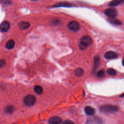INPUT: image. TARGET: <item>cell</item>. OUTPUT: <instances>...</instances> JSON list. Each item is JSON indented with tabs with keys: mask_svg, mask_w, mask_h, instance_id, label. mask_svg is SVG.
Listing matches in <instances>:
<instances>
[{
	"mask_svg": "<svg viewBox=\"0 0 124 124\" xmlns=\"http://www.w3.org/2000/svg\"><path fill=\"white\" fill-rule=\"evenodd\" d=\"M93 40L91 37L88 36H82L80 39V42L79 45L80 48L81 50H84L88 47L93 44Z\"/></svg>",
	"mask_w": 124,
	"mask_h": 124,
	"instance_id": "6da1fadb",
	"label": "cell"
},
{
	"mask_svg": "<svg viewBox=\"0 0 124 124\" xmlns=\"http://www.w3.org/2000/svg\"><path fill=\"white\" fill-rule=\"evenodd\" d=\"M119 110V108L116 105H104L100 107V110L103 112L112 113L116 112Z\"/></svg>",
	"mask_w": 124,
	"mask_h": 124,
	"instance_id": "7a4b0ae2",
	"label": "cell"
},
{
	"mask_svg": "<svg viewBox=\"0 0 124 124\" xmlns=\"http://www.w3.org/2000/svg\"><path fill=\"white\" fill-rule=\"evenodd\" d=\"M24 104L27 106H31L34 105L36 102V97L35 96L29 95L24 97L23 99Z\"/></svg>",
	"mask_w": 124,
	"mask_h": 124,
	"instance_id": "3957f363",
	"label": "cell"
},
{
	"mask_svg": "<svg viewBox=\"0 0 124 124\" xmlns=\"http://www.w3.org/2000/svg\"><path fill=\"white\" fill-rule=\"evenodd\" d=\"M104 13L107 16L112 19L116 18L118 15L117 10L116 9H115V8H111L106 9Z\"/></svg>",
	"mask_w": 124,
	"mask_h": 124,
	"instance_id": "277c9868",
	"label": "cell"
},
{
	"mask_svg": "<svg viewBox=\"0 0 124 124\" xmlns=\"http://www.w3.org/2000/svg\"><path fill=\"white\" fill-rule=\"evenodd\" d=\"M68 28L71 31L76 32L80 30V24L76 21H72L68 24Z\"/></svg>",
	"mask_w": 124,
	"mask_h": 124,
	"instance_id": "5b68a950",
	"label": "cell"
},
{
	"mask_svg": "<svg viewBox=\"0 0 124 124\" xmlns=\"http://www.w3.org/2000/svg\"><path fill=\"white\" fill-rule=\"evenodd\" d=\"M10 23L7 21H5L0 24V32H6L10 29Z\"/></svg>",
	"mask_w": 124,
	"mask_h": 124,
	"instance_id": "8992f818",
	"label": "cell"
},
{
	"mask_svg": "<svg viewBox=\"0 0 124 124\" xmlns=\"http://www.w3.org/2000/svg\"><path fill=\"white\" fill-rule=\"evenodd\" d=\"M104 57L107 59H113L117 58L118 57V54L116 52L109 51L105 54Z\"/></svg>",
	"mask_w": 124,
	"mask_h": 124,
	"instance_id": "52a82bcc",
	"label": "cell"
},
{
	"mask_svg": "<svg viewBox=\"0 0 124 124\" xmlns=\"http://www.w3.org/2000/svg\"><path fill=\"white\" fill-rule=\"evenodd\" d=\"M48 123L51 124H59L62 123V119L58 116H53L49 119Z\"/></svg>",
	"mask_w": 124,
	"mask_h": 124,
	"instance_id": "ba28073f",
	"label": "cell"
},
{
	"mask_svg": "<svg viewBox=\"0 0 124 124\" xmlns=\"http://www.w3.org/2000/svg\"><path fill=\"white\" fill-rule=\"evenodd\" d=\"M84 112L87 115H89V116H92L95 113L96 111L95 109L92 108V107L87 106L85 107Z\"/></svg>",
	"mask_w": 124,
	"mask_h": 124,
	"instance_id": "9c48e42d",
	"label": "cell"
},
{
	"mask_svg": "<svg viewBox=\"0 0 124 124\" xmlns=\"http://www.w3.org/2000/svg\"><path fill=\"white\" fill-rule=\"evenodd\" d=\"M19 28L21 30H25L28 28L30 26V24L28 22L26 21H21L20 22L19 24Z\"/></svg>",
	"mask_w": 124,
	"mask_h": 124,
	"instance_id": "30bf717a",
	"label": "cell"
},
{
	"mask_svg": "<svg viewBox=\"0 0 124 124\" xmlns=\"http://www.w3.org/2000/svg\"><path fill=\"white\" fill-rule=\"evenodd\" d=\"M124 2V0H113L109 4L110 6H116L119 5Z\"/></svg>",
	"mask_w": 124,
	"mask_h": 124,
	"instance_id": "8fae6325",
	"label": "cell"
},
{
	"mask_svg": "<svg viewBox=\"0 0 124 124\" xmlns=\"http://www.w3.org/2000/svg\"><path fill=\"white\" fill-rule=\"evenodd\" d=\"M74 73H75V75L77 77H80L84 75V70L82 68H79L76 69V70H75V72Z\"/></svg>",
	"mask_w": 124,
	"mask_h": 124,
	"instance_id": "7c38bea8",
	"label": "cell"
},
{
	"mask_svg": "<svg viewBox=\"0 0 124 124\" xmlns=\"http://www.w3.org/2000/svg\"><path fill=\"white\" fill-rule=\"evenodd\" d=\"M15 41L13 40H9L6 44V48L8 49H12L15 46Z\"/></svg>",
	"mask_w": 124,
	"mask_h": 124,
	"instance_id": "4fadbf2b",
	"label": "cell"
},
{
	"mask_svg": "<svg viewBox=\"0 0 124 124\" xmlns=\"http://www.w3.org/2000/svg\"><path fill=\"white\" fill-rule=\"evenodd\" d=\"M35 92L38 95H41L43 92V88L40 85H36L34 87Z\"/></svg>",
	"mask_w": 124,
	"mask_h": 124,
	"instance_id": "5bb4252c",
	"label": "cell"
},
{
	"mask_svg": "<svg viewBox=\"0 0 124 124\" xmlns=\"http://www.w3.org/2000/svg\"><path fill=\"white\" fill-rule=\"evenodd\" d=\"M94 69H96L98 67L99 65L100 64V58L98 56H96L94 58Z\"/></svg>",
	"mask_w": 124,
	"mask_h": 124,
	"instance_id": "9a60e30c",
	"label": "cell"
},
{
	"mask_svg": "<svg viewBox=\"0 0 124 124\" xmlns=\"http://www.w3.org/2000/svg\"><path fill=\"white\" fill-rule=\"evenodd\" d=\"M15 110V108L13 106L10 105V106H8L6 107V112L7 113H12Z\"/></svg>",
	"mask_w": 124,
	"mask_h": 124,
	"instance_id": "2e32d148",
	"label": "cell"
},
{
	"mask_svg": "<svg viewBox=\"0 0 124 124\" xmlns=\"http://www.w3.org/2000/svg\"><path fill=\"white\" fill-rule=\"evenodd\" d=\"M107 73L111 76H115L116 75V71L114 69L109 68L107 70Z\"/></svg>",
	"mask_w": 124,
	"mask_h": 124,
	"instance_id": "e0dca14e",
	"label": "cell"
},
{
	"mask_svg": "<svg viewBox=\"0 0 124 124\" xmlns=\"http://www.w3.org/2000/svg\"><path fill=\"white\" fill-rule=\"evenodd\" d=\"M110 22L113 24L116 25H122L121 21L118 20L111 19V20H110Z\"/></svg>",
	"mask_w": 124,
	"mask_h": 124,
	"instance_id": "ac0fdd59",
	"label": "cell"
},
{
	"mask_svg": "<svg viewBox=\"0 0 124 124\" xmlns=\"http://www.w3.org/2000/svg\"><path fill=\"white\" fill-rule=\"evenodd\" d=\"M105 76V72L103 70H101L97 73V76L99 78H103Z\"/></svg>",
	"mask_w": 124,
	"mask_h": 124,
	"instance_id": "d6986e66",
	"label": "cell"
},
{
	"mask_svg": "<svg viewBox=\"0 0 124 124\" xmlns=\"http://www.w3.org/2000/svg\"><path fill=\"white\" fill-rule=\"evenodd\" d=\"M6 61L4 59H1L0 60V67H3L5 64Z\"/></svg>",
	"mask_w": 124,
	"mask_h": 124,
	"instance_id": "ffe728a7",
	"label": "cell"
},
{
	"mask_svg": "<svg viewBox=\"0 0 124 124\" xmlns=\"http://www.w3.org/2000/svg\"><path fill=\"white\" fill-rule=\"evenodd\" d=\"M1 1L6 4H9L11 3V0H1Z\"/></svg>",
	"mask_w": 124,
	"mask_h": 124,
	"instance_id": "44dd1931",
	"label": "cell"
},
{
	"mask_svg": "<svg viewBox=\"0 0 124 124\" xmlns=\"http://www.w3.org/2000/svg\"><path fill=\"white\" fill-rule=\"evenodd\" d=\"M63 123H64V124H71V123H72V124H74V123L73 121H70V120H67V121H64Z\"/></svg>",
	"mask_w": 124,
	"mask_h": 124,
	"instance_id": "7402d4cb",
	"label": "cell"
},
{
	"mask_svg": "<svg viewBox=\"0 0 124 124\" xmlns=\"http://www.w3.org/2000/svg\"><path fill=\"white\" fill-rule=\"evenodd\" d=\"M32 1H38V0H32Z\"/></svg>",
	"mask_w": 124,
	"mask_h": 124,
	"instance_id": "603a6c76",
	"label": "cell"
}]
</instances>
